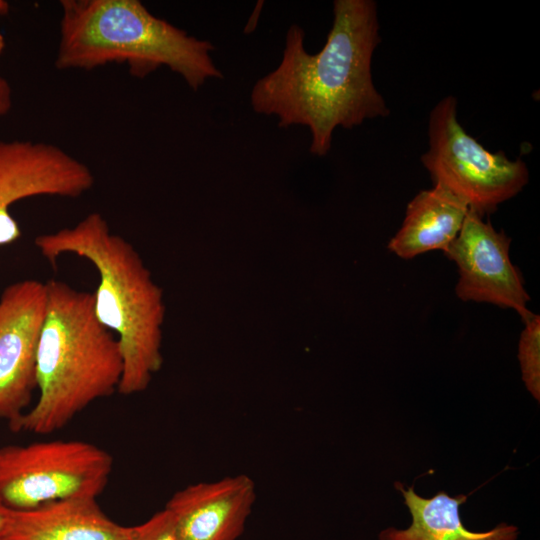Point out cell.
Wrapping results in <instances>:
<instances>
[{"mask_svg": "<svg viewBox=\"0 0 540 540\" xmlns=\"http://www.w3.org/2000/svg\"><path fill=\"white\" fill-rule=\"evenodd\" d=\"M303 28L286 32L279 65L253 86L256 113L276 116L280 127L306 126L310 152L325 156L337 127L351 129L386 117L389 108L376 89L372 56L380 43L377 5L372 0H336L333 23L322 49H305Z\"/></svg>", "mask_w": 540, "mask_h": 540, "instance_id": "obj_1", "label": "cell"}, {"mask_svg": "<svg viewBox=\"0 0 540 540\" xmlns=\"http://www.w3.org/2000/svg\"><path fill=\"white\" fill-rule=\"evenodd\" d=\"M45 285L46 313L36 356L39 395L11 427L42 435L118 392L123 373L119 341L96 318L93 294L55 279Z\"/></svg>", "mask_w": 540, "mask_h": 540, "instance_id": "obj_2", "label": "cell"}, {"mask_svg": "<svg viewBox=\"0 0 540 540\" xmlns=\"http://www.w3.org/2000/svg\"><path fill=\"white\" fill-rule=\"evenodd\" d=\"M34 244L55 265L64 254L87 259L99 275L93 294L96 318L117 337L123 373L118 392L131 395L148 386L161 366L160 292L134 247L111 231L107 220L92 212L72 227L38 235Z\"/></svg>", "mask_w": 540, "mask_h": 540, "instance_id": "obj_3", "label": "cell"}, {"mask_svg": "<svg viewBox=\"0 0 540 540\" xmlns=\"http://www.w3.org/2000/svg\"><path fill=\"white\" fill-rule=\"evenodd\" d=\"M60 6L59 70L125 63L131 76L144 78L166 66L194 91L223 77L211 42L154 16L138 0H61Z\"/></svg>", "mask_w": 540, "mask_h": 540, "instance_id": "obj_4", "label": "cell"}, {"mask_svg": "<svg viewBox=\"0 0 540 540\" xmlns=\"http://www.w3.org/2000/svg\"><path fill=\"white\" fill-rule=\"evenodd\" d=\"M429 148L421 156L434 185H441L481 217L517 195L528 183L529 172L520 158L492 153L461 126L457 100L447 96L432 109Z\"/></svg>", "mask_w": 540, "mask_h": 540, "instance_id": "obj_5", "label": "cell"}, {"mask_svg": "<svg viewBox=\"0 0 540 540\" xmlns=\"http://www.w3.org/2000/svg\"><path fill=\"white\" fill-rule=\"evenodd\" d=\"M113 459L81 440L39 441L0 447V500L28 510L71 498H97L106 487Z\"/></svg>", "mask_w": 540, "mask_h": 540, "instance_id": "obj_6", "label": "cell"}, {"mask_svg": "<svg viewBox=\"0 0 540 540\" xmlns=\"http://www.w3.org/2000/svg\"><path fill=\"white\" fill-rule=\"evenodd\" d=\"M95 183L93 172L62 148L30 140H0V246L22 233L10 207L35 196L77 198Z\"/></svg>", "mask_w": 540, "mask_h": 540, "instance_id": "obj_7", "label": "cell"}, {"mask_svg": "<svg viewBox=\"0 0 540 540\" xmlns=\"http://www.w3.org/2000/svg\"><path fill=\"white\" fill-rule=\"evenodd\" d=\"M46 313V285L25 279L0 296V418L10 428L29 409L37 389L36 356Z\"/></svg>", "mask_w": 540, "mask_h": 540, "instance_id": "obj_8", "label": "cell"}, {"mask_svg": "<svg viewBox=\"0 0 540 540\" xmlns=\"http://www.w3.org/2000/svg\"><path fill=\"white\" fill-rule=\"evenodd\" d=\"M511 239L469 210L463 226L444 252L459 272L455 287L462 301L486 302L515 310L525 322L533 313L520 270L509 256Z\"/></svg>", "mask_w": 540, "mask_h": 540, "instance_id": "obj_9", "label": "cell"}, {"mask_svg": "<svg viewBox=\"0 0 540 540\" xmlns=\"http://www.w3.org/2000/svg\"><path fill=\"white\" fill-rule=\"evenodd\" d=\"M256 500L246 474L188 485L165 505L182 540H237Z\"/></svg>", "mask_w": 540, "mask_h": 540, "instance_id": "obj_10", "label": "cell"}, {"mask_svg": "<svg viewBox=\"0 0 540 540\" xmlns=\"http://www.w3.org/2000/svg\"><path fill=\"white\" fill-rule=\"evenodd\" d=\"M2 540H130V527L107 517L95 498H71L13 510Z\"/></svg>", "mask_w": 540, "mask_h": 540, "instance_id": "obj_11", "label": "cell"}, {"mask_svg": "<svg viewBox=\"0 0 540 540\" xmlns=\"http://www.w3.org/2000/svg\"><path fill=\"white\" fill-rule=\"evenodd\" d=\"M468 205L441 185L420 191L407 205L404 221L387 245L403 259L431 250L445 252L458 236Z\"/></svg>", "mask_w": 540, "mask_h": 540, "instance_id": "obj_12", "label": "cell"}, {"mask_svg": "<svg viewBox=\"0 0 540 540\" xmlns=\"http://www.w3.org/2000/svg\"><path fill=\"white\" fill-rule=\"evenodd\" d=\"M401 492L404 504L411 515V524L406 528L387 527L380 531L378 540H518L517 526L499 523L486 531L467 529L460 517V505L467 496L459 494L451 497L439 491L431 498L417 494L413 486L405 488L395 483Z\"/></svg>", "mask_w": 540, "mask_h": 540, "instance_id": "obj_13", "label": "cell"}, {"mask_svg": "<svg viewBox=\"0 0 540 540\" xmlns=\"http://www.w3.org/2000/svg\"><path fill=\"white\" fill-rule=\"evenodd\" d=\"M518 344V359L526 389L540 400V317L532 314L525 322Z\"/></svg>", "mask_w": 540, "mask_h": 540, "instance_id": "obj_14", "label": "cell"}, {"mask_svg": "<svg viewBox=\"0 0 540 540\" xmlns=\"http://www.w3.org/2000/svg\"><path fill=\"white\" fill-rule=\"evenodd\" d=\"M130 540H182L164 508L144 523L130 527Z\"/></svg>", "mask_w": 540, "mask_h": 540, "instance_id": "obj_15", "label": "cell"}, {"mask_svg": "<svg viewBox=\"0 0 540 540\" xmlns=\"http://www.w3.org/2000/svg\"><path fill=\"white\" fill-rule=\"evenodd\" d=\"M5 48V37L0 30V57ZM12 107V89L8 81L0 74V117L5 116Z\"/></svg>", "mask_w": 540, "mask_h": 540, "instance_id": "obj_16", "label": "cell"}, {"mask_svg": "<svg viewBox=\"0 0 540 540\" xmlns=\"http://www.w3.org/2000/svg\"><path fill=\"white\" fill-rule=\"evenodd\" d=\"M12 512L13 510L8 508L0 500V540H2L8 532L11 518H12Z\"/></svg>", "mask_w": 540, "mask_h": 540, "instance_id": "obj_17", "label": "cell"}, {"mask_svg": "<svg viewBox=\"0 0 540 540\" xmlns=\"http://www.w3.org/2000/svg\"><path fill=\"white\" fill-rule=\"evenodd\" d=\"M8 11H9V4L4 0H0V15H4Z\"/></svg>", "mask_w": 540, "mask_h": 540, "instance_id": "obj_18", "label": "cell"}]
</instances>
